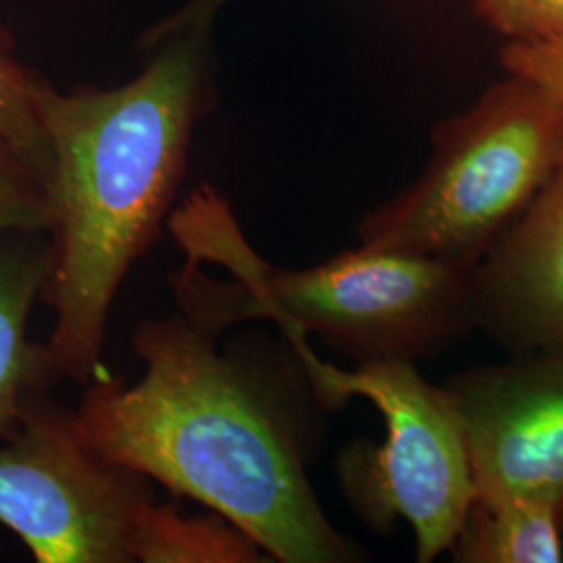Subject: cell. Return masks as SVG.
Returning a JSON list of instances; mask_svg holds the SVG:
<instances>
[{
    "mask_svg": "<svg viewBox=\"0 0 563 563\" xmlns=\"http://www.w3.org/2000/svg\"><path fill=\"white\" fill-rule=\"evenodd\" d=\"M134 351L142 380L97 376L71 411L84 443L207 505L269 560H357L307 481L295 426L255 374L218 353V336L176 313L142 322Z\"/></svg>",
    "mask_w": 563,
    "mask_h": 563,
    "instance_id": "6da1fadb",
    "label": "cell"
},
{
    "mask_svg": "<svg viewBox=\"0 0 563 563\" xmlns=\"http://www.w3.org/2000/svg\"><path fill=\"white\" fill-rule=\"evenodd\" d=\"M207 38L209 30H188L162 42L141 74L115 88L42 86L55 178L41 299L55 313L46 351L59 380L99 376L115 292L178 192L207 107Z\"/></svg>",
    "mask_w": 563,
    "mask_h": 563,
    "instance_id": "7a4b0ae2",
    "label": "cell"
},
{
    "mask_svg": "<svg viewBox=\"0 0 563 563\" xmlns=\"http://www.w3.org/2000/svg\"><path fill=\"white\" fill-rule=\"evenodd\" d=\"M169 228L186 260L174 297L220 339L242 322H276L286 339L318 334L357 362L434 357L478 328L474 269L360 246L307 269H282L246 242L222 195L199 186Z\"/></svg>",
    "mask_w": 563,
    "mask_h": 563,
    "instance_id": "3957f363",
    "label": "cell"
},
{
    "mask_svg": "<svg viewBox=\"0 0 563 563\" xmlns=\"http://www.w3.org/2000/svg\"><path fill=\"white\" fill-rule=\"evenodd\" d=\"M422 176L360 223L363 246L474 269L563 163V109L520 76L434 130Z\"/></svg>",
    "mask_w": 563,
    "mask_h": 563,
    "instance_id": "277c9868",
    "label": "cell"
},
{
    "mask_svg": "<svg viewBox=\"0 0 563 563\" xmlns=\"http://www.w3.org/2000/svg\"><path fill=\"white\" fill-rule=\"evenodd\" d=\"M316 399L341 407L363 397L383 413V444L357 441L336 462L346 501L376 532L409 523L416 560L449 553L476 497L462 422L444 386L423 378L413 362H363L341 369L322 362L307 336L288 339Z\"/></svg>",
    "mask_w": 563,
    "mask_h": 563,
    "instance_id": "5b68a950",
    "label": "cell"
},
{
    "mask_svg": "<svg viewBox=\"0 0 563 563\" xmlns=\"http://www.w3.org/2000/svg\"><path fill=\"white\" fill-rule=\"evenodd\" d=\"M0 441V523L36 562L132 563L136 528L155 504L146 476L97 455L48 390Z\"/></svg>",
    "mask_w": 563,
    "mask_h": 563,
    "instance_id": "8992f818",
    "label": "cell"
},
{
    "mask_svg": "<svg viewBox=\"0 0 563 563\" xmlns=\"http://www.w3.org/2000/svg\"><path fill=\"white\" fill-rule=\"evenodd\" d=\"M483 499H532L563 526V349L484 365L444 384Z\"/></svg>",
    "mask_w": 563,
    "mask_h": 563,
    "instance_id": "52a82bcc",
    "label": "cell"
},
{
    "mask_svg": "<svg viewBox=\"0 0 563 563\" xmlns=\"http://www.w3.org/2000/svg\"><path fill=\"white\" fill-rule=\"evenodd\" d=\"M478 328L520 355L563 349V163L474 269Z\"/></svg>",
    "mask_w": 563,
    "mask_h": 563,
    "instance_id": "ba28073f",
    "label": "cell"
},
{
    "mask_svg": "<svg viewBox=\"0 0 563 563\" xmlns=\"http://www.w3.org/2000/svg\"><path fill=\"white\" fill-rule=\"evenodd\" d=\"M48 267V232H0V439L18 430L36 393L59 380L46 344L27 336L30 313Z\"/></svg>",
    "mask_w": 563,
    "mask_h": 563,
    "instance_id": "9c48e42d",
    "label": "cell"
},
{
    "mask_svg": "<svg viewBox=\"0 0 563 563\" xmlns=\"http://www.w3.org/2000/svg\"><path fill=\"white\" fill-rule=\"evenodd\" d=\"M449 553L457 563H560L563 526L541 501L474 497Z\"/></svg>",
    "mask_w": 563,
    "mask_h": 563,
    "instance_id": "30bf717a",
    "label": "cell"
},
{
    "mask_svg": "<svg viewBox=\"0 0 563 563\" xmlns=\"http://www.w3.org/2000/svg\"><path fill=\"white\" fill-rule=\"evenodd\" d=\"M132 562H269L260 544L220 514L188 518L174 505H151L130 547Z\"/></svg>",
    "mask_w": 563,
    "mask_h": 563,
    "instance_id": "8fae6325",
    "label": "cell"
},
{
    "mask_svg": "<svg viewBox=\"0 0 563 563\" xmlns=\"http://www.w3.org/2000/svg\"><path fill=\"white\" fill-rule=\"evenodd\" d=\"M44 81L13 59L7 36L0 34V141L20 155L51 195L55 153L38 104Z\"/></svg>",
    "mask_w": 563,
    "mask_h": 563,
    "instance_id": "7c38bea8",
    "label": "cell"
},
{
    "mask_svg": "<svg viewBox=\"0 0 563 563\" xmlns=\"http://www.w3.org/2000/svg\"><path fill=\"white\" fill-rule=\"evenodd\" d=\"M53 223V201L41 178L0 141V232L42 230Z\"/></svg>",
    "mask_w": 563,
    "mask_h": 563,
    "instance_id": "4fadbf2b",
    "label": "cell"
},
{
    "mask_svg": "<svg viewBox=\"0 0 563 563\" xmlns=\"http://www.w3.org/2000/svg\"><path fill=\"white\" fill-rule=\"evenodd\" d=\"M474 7L511 42L563 41V0H474Z\"/></svg>",
    "mask_w": 563,
    "mask_h": 563,
    "instance_id": "5bb4252c",
    "label": "cell"
},
{
    "mask_svg": "<svg viewBox=\"0 0 563 563\" xmlns=\"http://www.w3.org/2000/svg\"><path fill=\"white\" fill-rule=\"evenodd\" d=\"M501 63L507 74L534 81L563 109V41L509 42Z\"/></svg>",
    "mask_w": 563,
    "mask_h": 563,
    "instance_id": "9a60e30c",
    "label": "cell"
},
{
    "mask_svg": "<svg viewBox=\"0 0 563 563\" xmlns=\"http://www.w3.org/2000/svg\"><path fill=\"white\" fill-rule=\"evenodd\" d=\"M230 0H188L180 9L165 20L157 21L142 34V51H153L162 42L169 41L188 30H209L211 21Z\"/></svg>",
    "mask_w": 563,
    "mask_h": 563,
    "instance_id": "2e32d148",
    "label": "cell"
}]
</instances>
